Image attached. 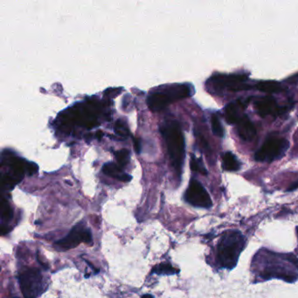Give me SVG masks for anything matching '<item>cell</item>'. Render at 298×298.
<instances>
[{
  "label": "cell",
  "mask_w": 298,
  "mask_h": 298,
  "mask_svg": "<svg viewBox=\"0 0 298 298\" xmlns=\"http://www.w3.org/2000/svg\"><path fill=\"white\" fill-rule=\"evenodd\" d=\"M160 131L166 141L171 163L178 175H181L183 164L186 157V143L182 130L177 122H167L160 127Z\"/></svg>",
  "instance_id": "cell-1"
},
{
  "label": "cell",
  "mask_w": 298,
  "mask_h": 298,
  "mask_svg": "<svg viewBox=\"0 0 298 298\" xmlns=\"http://www.w3.org/2000/svg\"><path fill=\"white\" fill-rule=\"evenodd\" d=\"M192 87L189 84L165 85L150 94L147 98V105L153 112H159L172 103L192 96Z\"/></svg>",
  "instance_id": "cell-2"
},
{
  "label": "cell",
  "mask_w": 298,
  "mask_h": 298,
  "mask_svg": "<svg viewBox=\"0 0 298 298\" xmlns=\"http://www.w3.org/2000/svg\"><path fill=\"white\" fill-rule=\"evenodd\" d=\"M245 239L237 231L226 233L222 236L218 248V260L223 268L232 269L238 262L239 256L244 248Z\"/></svg>",
  "instance_id": "cell-3"
},
{
  "label": "cell",
  "mask_w": 298,
  "mask_h": 298,
  "mask_svg": "<svg viewBox=\"0 0 298 298\" xmlns=\"http://www.w3.org/2000/svg\"><path fill=\"white\" fill-rule=\"evenodd\" d=\"M100 109L97 104H78L77 106L69 109V112L64 111L60 115V119L61 125L78 124L86 127L87 129H91L98 124V116Z\"/></svg>",
  "instance_id": "cell-4"
},
{
  "label": "cell",
  "mask_w": 298,
  "mask_h": 298,
  "mask_svg": "<svg viewBox=\"0 0 298 298\" xmlns=\"http://www.w3.org/2000/svg\"><path fill=\"white\" fill-rule=\"evenodd\" d=\"M2 165L7 166V168L1 167L2 170H7V173H2V185L10 188L23 179L26 172H28L31 175L37 171L35 164L24 162L20 158L5 153L2 158Z\"/></svg>",
  "instance_id": "cell-5"
},
{
  "label": "cell",
  "mask_w": 298,
  "mask_h": 298,
  "mask_svg": "<svg viewBox=\"0 0 298 298\" xmlns=\"http://www.w3.org/2000/svg\"><path fill=\"white\" fill-rule=\"evenodd\" d=\"M288 148V142L283 137L276 135L268 136L261 148L255 153V160L257 162H272L284 155Z\"/></svg>",
  "instance_id": "cell-6"
},
{
  "label": "cell",
  "mask_w": 298,
  "mask_h": 298,
  "mask_svg": "<svg viewBox=\"0 0 298 298\" xmlns=\"http://www.w3.org/2000/svg\"><path fill=\"white\" fill-rule=\"evenodd\" d=\"M248 80V76L240 73V74H216L211 77L207 81V86L215 90L228 88L230 91L238 92L242 90H248L251 87L244 84Z\"/></svg>",
  "instance_id": "cell-7"
},
{
  "label": "cell",
  "mask_w": 298,
  "mask_h": 298,
  "mask_svg": "<svg viewBox=\"0 0 298 298\" xmlns=\"http://www.w3.org/2000/svg\"><path fill=\"white\" fill-rule=\"evenodd\" d=\"M20 288L26 298H35L42 290V275L37 269H27L19 276Z\"/></svg>",
  "instance_id": "cell-8"
},
{
  "label": "cell",
  "mask_w": 298,
  "mask_h": 298,
  "mask_svg": "<svg viewBox=\"0 0 298 298\" xmlns=\"http://www.w3.org/2000/svg\"><path fill=\"white\" fill-rule=\"evenodd\" d=\"M92 235L89 229H86L84 223L82 222L76 226L71 232L64 238L55 243V247L60 250H68V249H74L76 247L80 245L82 242L91 243L92 242Z\"/></svg>",
  "instance_id": "cell-9"
},
{
  "label": "cell",
  "mask_w": 298,
  "mask_h": 298,
  "mask_svg": "<svg viewBox=\"0 0 298 298\" xmlns=\"http://www.w3.org/2000/svg\"><path fill=\"white\" fill-rule=\"evenodd\" d=\"M185 199L190 205L197 207L209 208L212 205V199L205 187L196 179H192L185 193Z\"/></svg>",
  "instance_id": "cell-10"
},
{
  "label": "cell",
  "mask_w": 298,
  "mask_h": 298,
  "mask_svg": "<svg viewBox=\"0 0 298 298\" xmlns=\"http://www.w3.org/2000/svg\"><path fill=\"white\" fill-rule=\"evenodd\" d=\"M255 109L260 116H277L284 113V108L279 106L276 101L271 96H265L255 102Z\"/></svg>",
  "instance_id": "cell-11"
},
{
  "label": "cell",
  "mask_w": 298,
  "mask_h": 298,
  "mask_svg": "<svg viewBox=\"0 0 298 298\" xmlns=\"http://www.w3.org/2000/svg\"><path fill=\"white\" fill-rule=\"evenodd\" d=\"M237 133L241 139L247 142L253 141L256 136V129L249 116L244 115L237 123Z\"/></svg>",
  "instance_id": "cell-12"
},
{
  "label": "cell",
  "mask_w": 298,
  "mask_h": 298,
  "mask_svg": "<svg viewBox=\"0 0 298 298\" xmlns=\"http://www.w3.org/2000/svg\"><path fill=\"white\" fill-rule=\"evenodd\" d=\"M246 108L245 103L242 101H236L229 103L225 108L226 121L229 124H237L241 121L244 115H242V110Z\"/></svg>",
  "instance_id": "cell-13"
},
{
  "label": "cell",
  "mask_w": 298,
  "mask_h": 298,
  "mask_svg": "<svg viewBox=\"0 0 298 298\" xmlns=\"http://www.w3.org/2000/svg\"><path fill=\"white\" fill-rule=\"evenodd\" d=\"M103 172L107 175L110 176L114 179L123 181V182H128L132 179L131 176L123 173L122 168L116 165V164H114V163H107V164H105L103 166Z\"/></svg>",
  "instance_id": "cell-14"
},
{
  "label": "cell",
  "mask_w": 298,
  "mask_h": 298,
  "mask_svg": "<svg viewBox=\"0 0 298 298\" xmlns=\"http://www.w3.org/2000/svg\"><path fill=\"white\" fill-rule=\"evenodd\" d=\"M222 168L228 172H236L241 169V163L232 153H226L222 157Z\"/></svg>",
  "instance_id": "cell-15"
},
{
  "label": "cell",
  "mask_w": 298,
  "mask_h": 298,
  "mask_svg": "<svg viewBox=\"0 0 298 298\" xmlns=\"http://www.w3.org/2000/svg\"><path fill=\"white\" fill-rule=\"evenodd\" d=\"M256 89L265 93H280L282 91L281 83L275 81H261L256 84Z\"/></svg>",
  "instance_id": "cell-16"
},
{
  "label": "cell",
  "mask_w": 298,
  "mask_h": 298,
  "mask_svg": "<svg viewBox=\"0 0 298 298\" xmlns=\"http://www.w3.org/2000/svg\"><path fill=\"white\" fill-rule=\"evenodd\" d=\"M211 126H212V133L218 137H223L224 136V129L222 126L220 121H219V116L216 114H212L211 116Z\"/></svg>",
  "instance_id": "cell-17"
},
{
  "label": "cell",
  "mask_w": 298,
  "mask_h": 298,
  "mask_svg": "<svg viewBox=\"0 0 298 298\" xmlns=\"http://www.w3.org/2000/svg\"><path fill=\"white\" fill-rule=\"evenodd\" d=\"M190 166L192 172L195 173H199L202 175H206L207 174V171L205 168V166L203 164L201 159H197L194 155H192L191 157V161H190Z\"/></svg>",
  "instance_id": "cell-18"
},
{
  "label": "cell",
  "mask_w": 298,
  "mask_h": 298,
  "mask_svg": "<svg viewBox=\"0 0 298 298\" xmlns=\"http://www.w3.org/2000/svg\"><path fill=\"white\" fill-rule=\"evenodd\" d=\"M153 271L158 275H173L178 273L179 270H176V268H173L170 264H160L154 268Z\"/></svg>",
  "instance_id": "cell-19"
},
{
  "label": "cell",
  "mask_w": 298,
  "mask_h": 298,
  "mask_svg": "<svg viewBox=\"0 0 298 298\" xmlns=\"http://www.w3.org/2000/svg\"><path fill=\"white\" fill-rule=\"evenodd\" d=\"M116 159L119 163L120 166H125L127 163L129 162V152L127 150H121L119 152L115 153Z\"/></svg>",
  "instance_id": "cell-20"
},
{
  "label": "cell",
  "mask_w": 298,
  "mask_h": 298,
  "mask_svg": "<svg viewBox=\"0 0 298 298\" xmlns=\"http://www.w3.org/2000/svg\"><path fill=\"white\" fill-rule=\"evenodd\" d=\"M115 131H116L117 135L123 136V137H125L129 134L128 127L126 126L125 123H123V121H121V120H118L116 122V126H115Z\"/></svg>",
  "instance_id": "cell-21"
},
{
  "label": "cell",
  "mask_w": 298,
  "mask_h": 298,
  "mask_svg": "<svg viewBox=\"0 0 298 298\" xmlns=\"http://www.w3.org/2000/svg\"><path fill=\"white\" fill-rule=\"evenodd\" d=\"M1 212H2V219H10L13 216L12 211H11L10 206L8 205L7 200H2L1 203Z\"/></svg>",
  "instance_id": "cell-22"
},
{
  "label": "cell",
  "mask_w": 298,
  "mask_h": 298,
  "mask_svg": "<svg viewBox=\"0 0 298 298\" xmlns=\"http://www.w3.org/2000/svg\"><path fill=\"white\" fill-rule=\"evenodd\" d=\"M286 258L288 259L289 262L293 263L298 268V259L295 256L293 255H288L286 256Z\"/></svg>",
  "instance_id": "cell-23"
},
{
  "label": "cell",
  "mask_w": 298,
  "mask_h": 298,
  "mask_svg": "<svg viewBox=\"0 0 298 298\" xmlns=\"http://www.w3.org/2000/svg\"><path fill=\"white\" fill-rule=\"evenodd\" d=\"M134 146H135V150H136V153H141V142L138 138H135L134 140Z\"/></svg>",
  "instance_id": "cell-24"
},
{
  "label": "cell",
  "mask_w": 298,
  "mask_h": 298,
  "mask_svg": "<svg viewBox=\"0 0 298 298\" xmlns=\"http://www.w3.org/2000/svg\"><path fill=\"white\" fill-rule=\"evenodd\" d=\"M297 188L298 181H296V182L294 183V184H292L291 186L288 187V190H287V191H288V192H292V191H295V189Z\"/></svg>",
  "instance_id": "cell-25"
},
{
  "label": "cell",
  "mask_w": 298,
  "mask_h": 298,
  "mask_svg": "<svg viewBox=\"0 0 298 298\" xmlns=\"http://www.w3.org/2000/svg\"><path fill=\"white\" fill-rule=\"evenodd\" d=\"M142 298H154L152 295H144Z\"/></svg>",
  "instance_id": "cell-26"
},
{
  "label": "cell",
  "mask_w": 298,
  "mask_h": 298,
  "mask_svg": "<svg viewBox=\"0 0 298 298\" xmlns=\"http://www.w3.org/2000/svg\"><path fill=\"white\" fill-rule=\"evenodd\" d=\"M296 232H297V236H298V227L296 228Z\"/></svg>",
  "instance_id": "cell-27"
}]
</instances>
